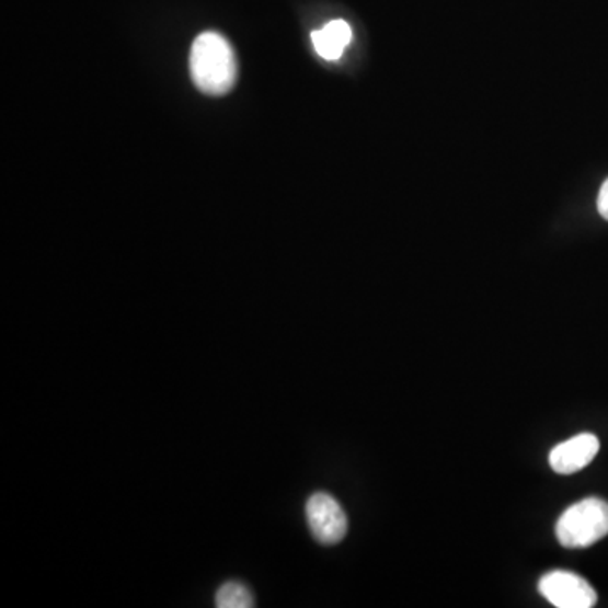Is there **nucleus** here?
Returning a JSON list of instances; mask_svg holds the SVG:
<instances>
[{
  "label": "nucleus",
  "instance_id": "3",
  "mask_svg": "<svg viewBox=\"0 0 608 608\" xmlns=\"http://www.w3.org/2000/svg\"><path fill=\"white\" fill-rule=\"evenodd\" d=\"M539 594L558 608H592L597 605V592L582 576L572 572L548 573L539 580Z\"/></svg>",
  "mask_w": 608,
  "mask_h": 608
},
{
  "label": "nucleus",
  "instance_id": "2",
  "mask_svg": "<svg viewBox=\"0 0 608 608\" xmlns=\"http://www.w3.org/2000/svg\"><path fill=\"white\" fill-rule=\"evenodd\" d=\"M608 535V502L583 498L561 514L557 538L564 548H590Z\"/></svg>",
  "mask_w": 608,
  "mask_h": 608
},
{
  "label": "nucleus",
  "instance_id": "5",
  "mask_svg": "<svg viewBox=\"0 0 608 608\" xmlns=\"http://www.w3.org/2000/svg\"><path fill=\"white\" fill-rule=\"evenodd\" d=\"M600 450V441L592 433H582L554 446L550 454L551 469L561 475H572L590 464Z\"/></svg>",
  "mask_w": 608,
  "mask_h": 608
},
{
  "label": "nucleus",
  "instance_id": "4",
  "mask_svg": "<svg viewBox=\"0 0 608 608\" xmlns=\"http://www.w3.org/2000/svg\"><path fill=\"white\" fill-rule=\"evenodd\" d=\"M307 519L314 539L321 544H339L348 531L347 514L336 498L324 492L313 494L307 504Z\"/></svg>",
  "mask_w": 608,
  "mask_h": 608
},
{
  "label": "nucleus",
  "instance_id": "8",
  "mask_svg": "<svg viewBox=\"0 0 608 608\" xmlns=\"http://www.w3.org/2000/svg\"><path fill=\"white\" fill-rule=\"evenodd\" d=\"M598 214L608 220V180L601 185L600 193L597 199Z\"/></svg>",
  "mask_w": 608,
  "mask_h": 608
},
{
  "label": "nucleus",
  "instance_id": "6",
  "mask_svg": "<svg viewBox=\"0 0 608 608\" xmlns=\"http://www.w3.org/2000/svg\"><path fill=\"white\" fill-rule=\"evenodd\" d=\"M352 30L348 23L336 19L321 30L313 31L311 41H313L314 49L321 58L329 61H336L343 55L345 48L351 45Z\"/></svg>",
  "mask_w": 608,
  "mask_h": 608
},
{
  "label": "nucleus",
  "instance_id": "1",
  "mask_svg": "<svg viewBox=\"0 0 608 608\" xmlns=\"http://www.w3.org/2000/svg\"><path fill=\"white\" fill-rule=\"evenodd\" d=\"M190 73L203 93L220 96L229 93L237 81V59L226 37L214 31L199 34L190 53Z\"/></svg>",
  "mask_w": 608,
  "mask_h": 608
},
{
  "label": "nucleus",
  "instance_id": "7",
  "mask_svg": "<svg viewBox=\"0 0 608 608\" xmlns=\"http://www.w3.org/2000/svg\"><path fill=\"white\" fill-rule=\"evenodd\" d=\"M215 605L218 608H252L255 604L248 586L239 582H229L218 588Z\"/></svg>",
  "mask_w": 608,
  "mask_h": 608
}]
</instances>
